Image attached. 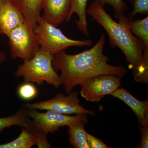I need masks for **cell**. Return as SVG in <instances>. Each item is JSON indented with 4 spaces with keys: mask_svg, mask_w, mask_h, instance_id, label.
<instances>
[{
    "mask_svg": "<svg viewBox=\"0 0 148 148\" xmlns=\"http://www.w3.org/2000/svg\"><path fill=\"white\" fill-rule=\"evenodd\" d=\"M105 42L106 37L102 34L96 44L88 50L73 55L64 50L53 56V69L61 72V84L67 94L93 77L112 75L122 78L127 73L124 66L108 64L110 59L103 53Z\"/></svg>",
    "mask_w": 148,
    "mask_h": 148,
    "instance_id": "obj_1",
    "label": "cell"
},
{
    "mask_svg": "<svg viewBox=\"0 0 148 148\" xmlns=\"http://www.w3.org/2000/svg\"><path fill=\"white\" fill-rule=\"evenodd\" d=\"M86 12L106 30L111 47H118L124 53L135 81L148 84V49L131 33V21L124 14L118 18V23L104 8L94 2L89 6Z\"/></svg>",
    "mask_w": 148,
    "mask_h": 148,
    "instance_id": "obj_2",
    "label": "cell"
},
{
    "mask_svg": "<svg viewBox=\"0 0 148 148\" xmlns=\"http://www.w3.org/2000/svg\"><path fill=\"white\" fill-rule=\"evenodd\" d=\"M52 58L53 56L39 50L32 58L18 66L15 77H23L25 82L35 83L39 86L46 82L58 88L61 85V80L53 69Z\"/></svg>",
    "mask_w": 148,
    "mask_h": 148,
    "instance_id": "obj_3",
    "label": "cell"
},
{
    "mask_svg": "<svg viewBox=\"0 0 148 148\" xmlns=\"http://www.w3.org/2000/svg\"><path fill=\"white\" fill-rule=\"evenodd\" d=\"M34 31L39 38L40 50L53 56L71 47H82L92 45L90 39L77 40L69 38L60 29L45 21L41 16Z\"/></svg>",
    "mask_w": 148,
    "mask_h": 148,
    "instance_id": "obj_4",
    "label": "cell"
},
{
    "mask_svg": "<svg viewBox=\"0 0 148 148\" xmlns=\"http://www.w3.org/2000/svg\"><path fill=\"white\" fill-rule=\"evenodd\" d=\"M29 115L33 121L34 127L33 134L39 132L47 135L54 133L59 128L75 123H87V114H81L70 116L56 111L47 110L41 113L36 110H30Z\"/></svg>",
    "mask_w": 148,
    "mask_h": 148,
    "instance_id": "obj_5",
    "label": "cell"
},
{
    "mask_svg": "<svg viewBox=\"0 0 148 148\" xmlns=\"http://www.w3.org/2000/svg\"><path fill=\"white\" fill-rule=\"evenodd\" d=\"M7 36L9 40L10 57L13 59L27 61L40 50L38 36L25 22L12 30Z\"/></svg>",
    "mask_w": 148,
    "mask_h": 148,
    "instance_id": "obj_6",
    "label": "cell"
},
{
    "mask_svg": "<svg viewBox=\"0 0 148 148\" xmlns=\"http://www.w3.org/2000/svg\"><path fill=\"white\" fill-rule=\"evenodd\" d=\"M80 102L78 92L72 91L68 96L58 93L50 100L27 103L26 105L30 110H52L65 114H94V111L85 108L79 104Z\"/></svg>",
    "mask_w": 148,
    "mask_h": 148,
    "instance_id": "obj_7",
    "label": "cell"
},
{
    "mask_svg": "<svg viewBox=\"0 0 148 148\" xmlns=\"http://www.w3.org/2000/svg\"><path fill=\"white\" fill-rule=\"evenodd\" d=\"M121 78L112 75H103L91 78L81 85V96L86 101L99 102L111 95L121 85Z\"/></svg>",
    "mask_w": 148,
    "mask_h": 148,
    "instance_id": "obj_8",
    "label": "cell"
},
{
    "mask_svg": "<svg viewBox=\"0 0 148 148\" xmlns=\"http://www.w3.org/2000/svg\"><path fill=\"white\" fill-rule=\"evenodd\" d=\"M72 0H42L41 16L45 21L57 27L68 17Z\"/></svg>",
    "mask_w": 148,
    "mask_h": 148,
    "instance_id": "obj_9",
    "label": "cell"
},
{
    "mask_svg": "<svg viewBox=\"0 0 148 148\" xmlns=\"http://www.w3.org/2000/svg\"><path fill=\"white\" fill-rule=\"evenodd\" d=\"M124 102L134 112L140 126L148 127V101L136 99L123 88H119L111 95Z\"/></svg>",
    "mask_w": 148,
    "mask_h": 148,
    "instance_id": "obj_10",
    "label": "cell"
},
{
    "mask_svg": "<svg viewBox=\"0 0 148 148\" xmlns=\"http://www.w3.org/2000/svg\"><path fill=\"white\" fill-rule=\"evenodd\" d=\"M18 10L24 16L25 22L34 29L41 18L42 0H5Z\"/></svg>",
    "mask_w": 148,
    "mask_h": 148,
    "instance_id": "obj_11",
    "label": "cell"
},
{
    "mask_svg": "<svg viewBox=\"0 0 148 148\" xmlns=\"http://www.w3.org/2000/svg\"><path fill=\"white\" fill-rule=\"evenodd\" d=\"M25 22L22 13L5 2L0 10V34L7 36L10 32Z\"/></svg>",
    "mask_w": 148,
    "mask_h": 148,
    "instance_id": "obj_12",
    "label": "cell"
},
{
    "mask_svg": "<svg viewBox=\"0 0 148 148\" xmlns=\"http://www.w3.org/2000/svg\"><path fill=\"white\" fill-rule=\"evenodd\" d=\"M29 110L26 104H24L12 115L0 118V132L6 128L16 125L24 127L33 134L34 125L33 121L29 115Z\"/></svg>",
    "mask_w": 148,
    "mask_h": 148,
    "instance_id": "obj_13",
    "label": "cell"
},
{
    "mask_svg": "<svg viewBox=\"0 0 148 148\" xmlns=\"http://www.w3.org/2000/svg\"><path fill=\"white\" fill-rule=\"evenodd\" d=\"M87 2L88 0H72L71 10L66 21L69 22L73 14L76 13L79 17L75 21L77 27L85 36L88 38L89 33L86 16Z\"/></svg>",
    "mask_w": 148,
    "mask_h": 148,
    "instance_id": "obj_14",
    "label": "cell"
},
{
    "mask_svg": "<svg viewBox=\"0 0 148 148\" xmlns=\"http://www.w3.org/2000/svg\"><path fill=\"white\" fill-rule=\"evenodd\" d=\"M85 126V124L82 123H73L68 126L69 140L73 147L89 148Z\"/></svg>",
    "mask_w": 148,
    "mask_h": 148,
    "instance_id": "obj_15",
    "label": "cell"
},
{
    "mask_svg": "<svg viewBox=\"0 0 148 148\" xmlns=\"http://www.w3.org/2000/svg\"><path fill=\"white\" fill-rule=\"evenodd\" d=\"M21 134L15 140L0 145V148H31L36 145L35 135L22 127Z\"/></svg>",
    "mask_w": 148,
    "mask_h": 148,
    "instance_id": "obj_16",
    "label": "cell"
},
{
    "mask_svg": "<svg viewBox=\"0 0 148 148\" xmlns=\"http://www.w3.org/2000/svg\"><path fill=\"white\" fill-rule=\"evenodd\" d=\"M130 29L132 34L139 38L148 49V16L144 19L130 21Z\"/></svg>",
    "mask_w": 148,
    "mask_h": 148,
    "instance_id": "obj_17",
    "label": "cell"
},
{
    "mask_svg": "<svg viewBox=\"0 0 148 148\" xmlns=\"http://www.w3.org/2000/svg\"><path fill=\"white\" fill-rule=\"evenodd\" d=\"M93 2L103 8L106 5H110L118 18L121 17L128 8L127 4L123 0H94Z\"/></svg>",
    "mask_w": 148,
    "mask_h": 148,
    "instance_id": "obj_18",
    "label": "cell"
},
{
    "mask_svg": "<svg viewBox=\"0 0 148 148\" xmlns=\"http://www.w3.org/2000/svg\"><path fill=\"white\" fill-rule=\"evenodd\" d=\"M17 93L19 98L24 101H30L38 94L36 87L32 82H25L18 87Z\"/></svg>",
    "mask_w": 148,
    "mask_h": 148,
    "instance_id": "obj_19",
    "label": "cell"
},
{
    "mask_svg": "<svg viewBox=\"0 0 148 148\" xmlns=\"http://www.w3.org/2000/svg\"><path fill=\"white\" fill-rule=\"evenodd\" d=\"M131 2L133 9L127 16L130 21L138 14L148 15V0H131Z\"/></svg>",
    "mask_w": 148,
    "mask_h": 148,
    "instance_id": "obj_20",
    "label": "cell"
},
{
    "mask_svg": "<svg viewBox=\"0 0 148 148\" xmlns=\"http://www.w3.org/2000/svg\"><path fill=\"white\" fill-rule=\"evenodd\" d=\"M87 140L89 148H111L107 146L101 140L88 133H87Z\"/></svg>",
    "mask_w": 148,
    "mask_h": 148,
    "instance_id": "obj_21",
    "label": "cell"
},
{
    "mask_svg": "<svg viewBox=\"0 0 148 148\" xmlns=\"http://www.w3.org/2000/svg\"><path fill=\"white\" fill-rule=\"evenodd\" d=\"M141 134V140L140 144L136 147L139 148H147L148 147V127H144L139 126Z\"/></svg>",
    "mask_w": 148,
    "mask_h": 148,
    "instance_id": "obj_22",
    "label": "cell"
},
{
    "mask_svg": "<svg viewBox=\"0 0 148 148\" xmlns=\"http://www.w3.org/2000/svg\"><path fill=\"white\" fill-rule=\"evenodd\" d=\"M6 60V55L5 53L3 51L0 50V66L2 65Z\"/></svg>",
    "mask_w": 148,
    "mask_h": 148,
    "instance_id": "obj_23",
    "label": "cell"
},
{
    "mask_svg": "<svg viewBox=\"0 0 148 148\" xmlns=\"http://www.w3.org/2000/svg\"><path fill=\"white\" fill-rule=\"evenodd\" d=\"M5 0H0V10L1 8L2 7L3 4L5 2Z\"/></svg>",
    "mask_w": 148,
    "mask_h": 148,
    "instance_id": "obj_24",
    "label": "cell"
}]
</instances>
